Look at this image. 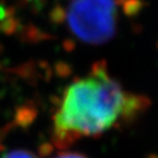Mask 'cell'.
I'll list each match as a JSON object with an SVG mask.
<instances>
[{
    "instance_id": "cell-1",
    "label": "cell",
    "mask_w": 158,
    "mask_h": 158,
    "mask_svg": "<svg viewBox=\"0 0 158 158\" xmlns=\"http://www.w3.org/2000/svg\"><path fill=\"white\" fill-rule=\"evenodd\" d=\"M148 106L147 97L125 90L97 63L64 89L53 115V144L67 149L79 139L98 137L134 122Z\"/></svg>"
},
{
    "instance_id": "cell-3",
    "label": "cell",
    "mask_w": 158,
    "mask_h": 158,
    "mask_svg": "<svg viewBox=\"0 0 158 158\" xmlns=\"http://www.w3.org/2000/svg\"><path fill=\"white\" fill-rule=\"evenodd\" d=\"M2 158H37L33 153L29 151H24V149H15L6 155L2 156Z\"/></svg>"
},
{
    "instance_id": "cell-2",
    "label": "cell",
    "mask_w": 158,
    "mask_h": 158,
    "mask_svg": "<svg viewBox=\"0 0 158 158\" xmlns=\"http://www.w3.org/2000/svg\"><path fill=\"white\" fill-rule=\"evenodd\" d=\"M138 9L137 0H70L64 21L73 36L80 42L100 45L111 41L123 19Z\"/></svg>"
},
{
    "instance_id": "cell-4",
    "label": "cell",
    "mask_w": 158,
    "mask_h": 158,
    "mask_svg": "<svg viewBox=\"0 0 158 158\" xmlns=\"http://www.w3.org/2000/svg\"><path fill=\"white\" fill-rule=\"evenodd\" d=\"M53 158H88L86 155L78 152H70V151H62Z\"/></svg>"
}]
</instances>
